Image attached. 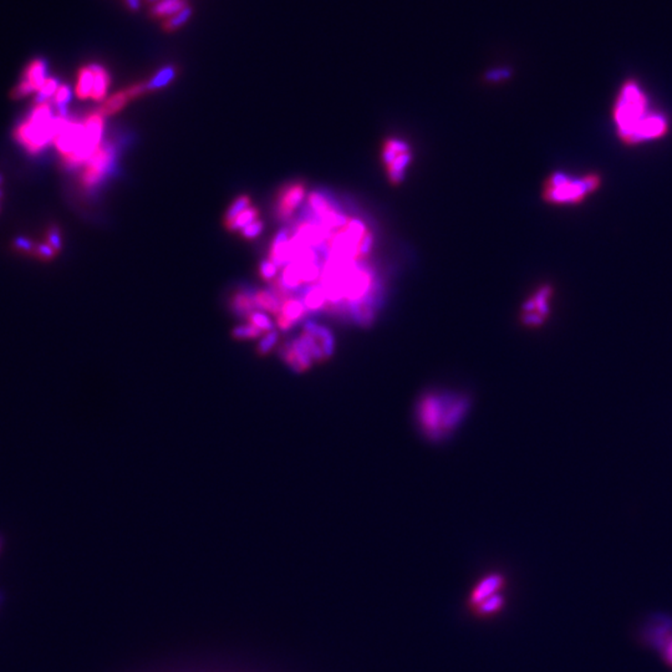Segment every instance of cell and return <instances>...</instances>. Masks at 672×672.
I'll list each match as a JSON object with an SVG mask.
<instances>
[{
    "label": "cell",
    "mask_w": 672,
    "mask_h": 672,
    "mask_svg": "<svg viewBox=\"0 0 672 672\" xmlns=\"http://www.w3.org/2000/svg\"><path fill=\"white\" fill-rule=\"evenodd\" d=\"M231 304L233 308L234 312L240 315H248V314L255 312L258 308L254 301L253 293H249L246 290H242L238 293L234 294L231 300Z\"/></svg>",
    "instance_id": "obj_17"
},
{
    "label": "cell",
    "mask_w": 672,
    "mask_h": 672,
    "mask_svg": "<svg viewBox=\"0 0 672 672\" xmlns=\"http://www.w3.org/2000/svg\"><path fill=\"white\" fill-rule=\"evenodd\" d=\"M58 130V113L50 101H38L27 119L15 128V141L32 154L53 143Z\"/></svg>",
    "instance_id": "obj_5"
},
{
    "label": "cell",
    "mask_w": 672,
    "mask_h": 672,
    "mask_svg": "<svg viewBox=\"0 0 672 672\" xmlns=\"http://www.w3.org/2000/svg\"><path fill=\"white\" fill-rule=\"evenodd\" d=\"M503 586V578L498 574L488 575L473 589L471 601L474 605H478L482 601L498 594L499 589Z\"/></svg>",
    "instance_id": "obj_12"
},
{
    "label": "cell",
    "mask_w": 672,
    "mask_h": 672,
    "mask_svg": "<svg viewBox=\"0 0 672 672\" xmlns=\"http://www.w3.org/2000/svg\"><path fill=\"white\" fill-rule=\"evenodd\" d=\"M47 244L53 248L54 251L58 253L61 249L60 232L58 228H51L47 232Z\"/></svg>",
    "instance_id": "obj_32"
},
{
    "label": "cell",
    "mask_w": 672,
    "mask_h": 672,
    "mask_svg": "<svg viewBox=\"0 0 672 672\" xmlns=\"http://www.w3.org/2000/svg\"><path fill=\"white\" fill-rule=\"evenodd\" d=\"M503 605V599L499 594H496L493 595L491 598L482 601L480 604H478V610L482 612V614H492V612H498L499 609Z\"/></svg>",
    "instance_id": "obj_27"
},
{
    "label": "cell",
    "mask_w": 672,
    "mask_h": 672,
    "mask_svg": "<svg viewBox=\"0 0 672 672\" xmlns=\"http://www.w3.org/2000/svg\"><path fill=\"white\" fill-rule=\"evenodd\" d=\"M127 93L130 96V99L133 100V99H137L140 97L141 95L146 93L147 87L146 84H136V85H132V86L126 89Z\"/></svg>",
    "instance_id": "obj_34"
},
{
    "label": "cell",
    "mask_w": 672,
    "mask_h": 672,
    "mask_svg": "<svg viewBox=\"0 0 672 672\" xmlns=\"http://www.w3.org/2000/svg\"><path fill=\"white\" fill-rule=\"evenodd\" d=\"M552 297V286H540L522 306V323L532 327L543 325L551 315Z\"/></svg>",
    "instance_id": "obj_8"
},
{
    "label": "cell",
    "mask_w": 672,
    "mask_h": 672,
    "mask_svg": "<svg viewBox=\"0 0 672 672\" xmlns=\"http://www.w3.org/2000/svg\"><path fill=\"white\" fill-rule=\"evenodd\" d=\"M131 101L126 90H122L120 93H116L111 97H108L97 110L102 117L105 116H113L117 113H120L122 108H125L127 104Z\"/></svg>",
    "instance_id": "obj_15"
},
{
    "label": "cell",
    "mask_w": 672,
    "mask_h": 672,
    "mask_svg": "<svg viewBox=\"0 0 672 672\" xmlns=\"http://www.w3.org/2000/svg\"><path fill=\"white\" fill-rule=\"evenodd\" d=\"M601 186L603 177L595 172L581 176L554 172L544 181L542 197L544 202L554 206H577L596 194Z\"/></svg>",
    "instance_id": "obj_3"
},
{
    "label": "cell",
    "mask_w": 672,
    "mask_h": 672,
    "mask_svg": "<svg viewBox=\"0 0 672 672\" xmlns=\"http://www.w3.org/2000/svg\"><path fill=\"white\" fill-rule=\"evenodd\" d=\"M176 78V69L174 67H162L146 82L147 91L160 90L167 86Z\"/></svg>",
    "instance_id": "obj_19"
},
{
    "label": "cell",
    "mask_w": 672,
    "mask_h": 672,
    "mask_svg": "<svg viewBox=\"0 0 672 672\" xmlns=\"http://www.w3.org/2000/svg\"><path fill=\"white\" fill-rule=\"evenodd\" d=\"M233 335L237 339L246 340L258 338L260 335H263V333L258 329H255L254 326L246 324V325L237 326L234 329Z\"/></svg>",
    "instance_id": "obj_29"
},
{
    "label": "cell",
    "mask_w": 672,
    "mask_h": 672,
    "mask_svg": "<svg viewBox=\"0 0 672 672\" xmlns=\"http://www.w3.org/2000/svg\"><path fill=\"white\" fill-rule=\"evenodd\" d=\"M636 638L672 670V614L652 612L646 615L636 630Z\"/></svg>",
    "instance_id": "obj_6"
},
{
    "label": "cell",
    "mask_w": 672,
    "mask_h": 672,
    "mask_svg": "<svg viewBox=\"0 0 672 672\" xmlns=\"http://www.w3.org/2000/svg\"><path fill=\"white\" fill-rule=\"evenodd\" d=\"M278 270H279V266H277V264L274 263L273 260H263V262L260 263V278L264 280V281H266V283H269V284H270V283H273L274 280L277 279Z\"/></svg>",
    "instance_id": "obj_25"
},
{
    "label": "cell",
    "mask_w": 672,
    "mask_h": 672,
    "mask_svg": "<svg viewBox=\"0 0 672 672\" xmlns=\"http://www.w3.org/2000/svg\"><path fill=\"white\" fill-rule=\"evenodd\" d=\"M127 4L132 10H137L140 8V0H127Z\"/></svg>",
    "instance_id": "obj_35"
},
{
    "label": "cell",
    "mask_w": 672,
    "mask_h": 672,
    "mask_svg": "<svg viewBox=\"0 0 672 672\" xmlns=\"http://www.w3.org/2000/svg\"><path fill=\"white\" fill-rule=\"evenodd\" d=\"M116 159V147L113 142H102L96 152L84 165V171L80 176V185L90 189L95 188L107 174L113 171Z\"/></svg>",
    "instance_id": "obj_7"
},
{
    "label": "cell",
    "mask_w": 672,
    "mask_h": 672,
    "mask_svg": "<svg viewBox=\"0 0 672 672\" xmlns=\"http://www.w3.org/2000/svg\"><path fill=\"white\" fill-rule=\"evenodd\" d=\"M191 16H192V9H191V7H186L176 14V15H174V16L168 18V21L165 24V27H166L167 30H176V29H178L182 25H185L187 21H189Z\"/></svg>",
    "instance_id": "obj_24"
},
{
    "label": "cell",
    "mask_w": 672,
    "mask_h": 672,
    "mask_svg": "<svg viewBox=\"0 0 672 672\" xmlns=\"http://www.w3.org/2000/svg\"><path fill=\"white\" fill-rule=\"evenodd\" d=\"M150 1H159V0H150Z\"/></svg>",
    "instance_id": "obj_36"
},
{
    "label": "cell",
    "mask_w": 672,
    "mask_h": 672,
    "mask_svg": "<svg viewBox=\"0 0 672 672\" xmlns=\"http://www.w3.org/2000/svg\"><path fill=\"white\" fill-rule=\"evenodd\" d=\"M334 353V338L324 326L308 323L303 333L284 349V359L297 371H304Z\"/></svg>",
    "instance_id": "obj_4"
},
{
    "label": "cell",
    "mask_w": 672,
    "mask_h": 672,
    "mask_svg": "<svg viewBox=\"0 0 672 672\" xmlns=\"http://www.w3.org/2000/svg\"><path fill=\"white\" fill-rule=\"evenodd\" d=\"M186 7H188L186 0H160L152 8V13L157 16L171 18Z\"/></svg>",
    "instance_id": "obj_18"
},
{
    "label": "cell",
    "mask_w": 672,
    "mask_h": 672,
    "mask_svg": "<svg viewBox=\"0 0 672 672\" xmlns=\"http://www.w3.org/2000/svg\"><path fill=\"white\" fill-rule=\"evenodd\" d=\"M612 115L616 136L626 146L658 141L670 132L667 115L652 105L650 95L636 79L621 84Z\"/></svg>",
    "instance_id": "obj_1"
},
{
    "label": "cell",
    "mask_w": 672,
    "mask_h": 672,
    "mask_svg": "<svg viewBox=\"0 0 672 672\" xmlns=\"http://www.w3.org/2000/svg\"><path fill=\"white\" fill-rule=\"evenodd\" d=\"M277 340H278V334L275 333V332H270V333L266 334V336L263 338V340L260 341V353L266 354L268 351H270L273 349L274 345L277 344Z\"/></svg>",
    "instance_id": "obj_31"
},
{
    "label": "cell",
    "mask_w": 672,
    "mask_h": 672,
    "mask_svg": "<svg viewBox=\"0 0 672 672\" xmlns=\"http://www.w3.org/2000/svg\"><path fill=\"white\" fill-rule=\"evenodd\" d=\"M251 205H252V200H251L249 196H246V194L240 196L231 205V207L227 209L226 214H224V226L228 224V223H231L237 216H240L242 212H244L246 209H248L251 207Z\"/></svg>",
    "instance_id": "obj_23"
},
{
    "label": "cell",
    "mask_w": 672,
    "mask_h": 672,
    "mask_svg": "<svg viewBox=\"0 0 672 672\" xmlns=\"http://www.w3.org/2000/svg\"><path fill=\"white\" fill-rule=\"evenodd\" d=\"M512 76V70L509 67H497L491 69L485 73V80L488 82H500L507 80Z\"/></svg>",
    "instance_id": "obj_28"
},
{
    "label": "cell",
    "mask_w": 672,
    "mask_h": 672,
    "mask_svg": "<svg viewBox=\"0 0 672 672\" xmlns=\"http://www.w3.org/2000/svg\"><path fill=\"white\" fill-rule=\"evenodd\" d=\"M305 304L299 298H289L284 301L281 306L279 315L277 316V323L281 330H289L294 324L303 319L306 313Z\"/></svg>",
    "instance_id": "obj_11"
},
{
    "label": "cell",
    "mask_w": 672,
    "mask_h": 672,
    "mask_svg": "<svg viewBox=\"0 0 672 672\" xmlns=\"http://www.w3.org/2000/svg\"><path fill=\"white\" fill-rule=\"evenodd\" d=\"M468 406L470 401L462 395L430 393L419 402L417 419L426 436L441 439L459 426Z\"/></svg>",
    "instance_id": "obj_2"
},
{
    "label": "cell",
    "mask_w": 672,
    "mask_h": 672,
    "mask_svg": "<svg viewBox=\"0 0 672 672\" xmlns=\"http://www.w3.org/2000/svg\"><path fill=\"white\" fill-rule=\"evenodd\" d=\"M60 86L59 81L54 78H47V81L44 82V85L41 86L40 90H39V100L38 101H49V99H53L54 95L58 91V89Z\"/></svg>",
    "instance_id": "obj_26"
},
{
    "label": "cell",
    "mask_w": 672,
    "mask_h": 672,
    "mask_svg": "<svg viewBox=\"0 0 672 672\" xmlns=\"http://www.w3.org/2000/svg\"><path fill=\"white\" fill-rule=\"evenodd\" d=\"M306 186L301 181H294L281 186L275 197V216L280 222L293 218L295 211L305 198Z\"/></svg>",
    "instance_id": "obj_9"
},
{
    "label": "cell",
    "mask_w": 672,
    "mask_h": 672,
    "mask_svg": "<svg viewBox=\"0 0 672 672\" xmlns=\"http://www.w3.org/2000/svg\"><path fill=\"white\" fill-rule=\"evenodd\" d=\"M259 220V209L255 207H249L244 212H242L240 216H237L231 223L226 224V228L229 232H237L242 231L243 228L249 226L254 220Z\"/></svg>",
    "instance_id": "obj_21"
},
{
    "label": "cell",
    "mask_w": 672,
    "mask_h": 672,
    "mask_svg": "<svg viewBox=\"0 0 672 672\" xmlns=\"http://www.w3.org/2000/svg\"><path fill=\"white\" fill-rule=\"evenodd\" d=\"M246 321L249 325L254 326L255 329H258L263 334L270 333V332H274V323L270 320V318L266 315V314L262 313V312H252L251 314L246 315Z\"/></svg>",
    "instance_id": "obj_22"
},
{
    "label": "cell",
    "mask_w": 672,
    "mask_h": 672,
    "mask_svg": "<svg viewBox=\"0 0 672 672\" xmlns=\"http://www.w3.org/2000/svg\"><path fill=\"white\" fill-rule=\"evenodd\" d=\"M90 67L93 71V90L91 99L95 101H102L106 97L107 90L111 84L110 75L105 67L99 64H91Z\"/></svg>",
    "instance_id": "obj_14"
},
{
    "label": "cell",
    "mask_w": 672,
    "mask_h": 672,
    "mask_svg": "<svg viewBox=\"0 0 672 672\" xmlns=\"http://www.w3.org/2000/svg\"><path fill=\"white\" fill-rule=\"evenodd\" d=\"M303 301L305 304L308 310H319L320 308L326 305L325 292L323 286H313L306 290V293L303 297Z\"/></svg>",
    "instance_id": "obj_20"
},
{
    "label": "cell",
    "mask_w": 672,
    "mask_h": 672,
    "mask_svg": "<svg viewBox=\"0 0 672 672\" xmlns=\"http://www.w3.org/2000/svg\"><path fill=\"white\" fill-rule=\"evenodd\" d=\"M411 160H413V152L408 147L406 150L397 153L396 157L387 165V177H389V181L391 182V185L396 186L402 182L404 176H405V171H406L407 166L410 165Z\"/></svg>",
    "instance_id": "obj_13"
},
{
    "label": "cell",
    "mask_w": 672,
    "mask_h": 672,
    "mask_svg": "<svg viewBox=\"0 0 672 672\" xmlns=\"http://www.w3.org/2000/svg\"><path fill=\"white\" fill-rule=\"evenodd\" d=\"M93 69L89 67H81L78 73V81H76V87H75V93L78 95V97L81 99V100H86L89 97H91L93 95Z\"/></svg>",
    "instance_id": "obj_16"
},
{
    "label": "cell",
    "mask_w": 672,
    "mask_h": 672,
    "mask_svg": "<svg viewBox=\"0 0 672 672\" xmlns=\"http://www.w3.org/2000/svg\"><path fill=\"white\" fill-rule=\"evenodd\" d=\"M35 254L43 260H50L53 259L55 257L56 252L54 251L51 246H49L47 243H43V244H39V246H35Z\"/></svg>",
    "instance_id": "obj_33"
},
{
    "label": "cell",
    "mask_w": 672,
    "mask_h": 672,
    "mask_svg": "<svg viewBox=\"0 0 672 672\" xmlns=\"http://www.w3.org/2000/svg\"><path fill=\"white\" fill-rule=\"evenodd\" d=\"M264 229V223L260 220H254L249 226L240 231V235L246 240H253L259 235Z\"/></svg>",
    "instance_id": "obj_30"
},
{
    "label": "cell",
    "mask_w": 672,
    "mask_h": 672,
    "mask_svg": "<svg viewBox=\"0 0 672 672\" xmlns=\"http://www.w3.org/2000/svg\"><path fill=\"white\" fill-rule=\"evenodd\" d=\"M47 64L41 59L33 60L27 67L19 85L14 89L13 96L21 99L30 93H39L41 86L47 81Z\"/></svg>",
    "instance_id": "obj_10"
}]
</instances>
